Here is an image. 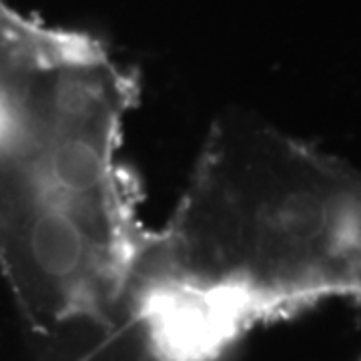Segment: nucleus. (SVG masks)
I'll list each match as a JSON object with an SVG mask.
<instances>
[{
  "label": "nucleus",
  "mask_w": 361,
  "mask_h": 361,
  "mask_svg": "<svg viewBox=\"0 0 361 361\" xmlns=\"http://www.w3.org/2000/svg\"><path fill=\"white\" fill-rule=\"evenodd\" d=\"M361 291V179L243 115L215 123L130 277L127 337L151 361H215L267 315Z\"/></svg>",
  "instance_id": "1"
}]
</instances>
